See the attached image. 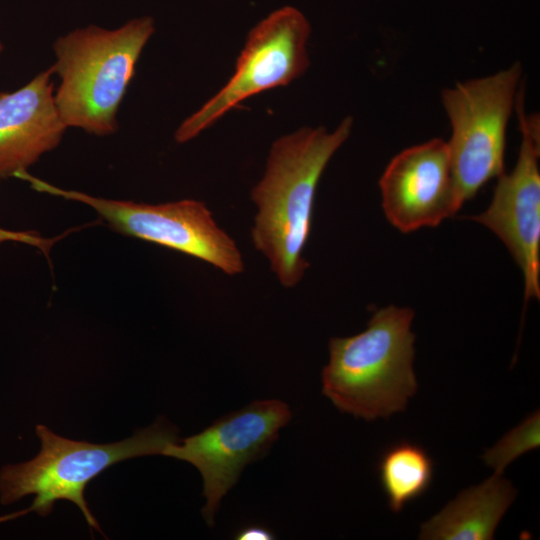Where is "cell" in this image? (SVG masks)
I'll list each match as a JSON object with an SVG mask.
<instances>
[{"label":"cell","instance_id":"obj_1","mask_svg":"<svg viewBox=\"0 0 540 540\" xmlns=\"http://www.w3.org/2000/svg\"><path fill=\"white\" fill-rule=\"evenodd\" d=\"M353 119L333 131L305 127L273 142L266 169L253 187L257 214L252 243L282 286L295 287L309 267L304 248L312 228L316 189L335 152L350 136Z\"/></svg>","mask_w":540,"mask_h":540},{"label":"cell","instance_id":"obj_2","mask_svg":"<svg viewBox=\"0 0 540 540\" xmlns=\"http://www.w3.org/2000/svg\"><path fill=\"white\" fill-rule=\"evenodd\" d=\"M413 317L412 309L390 305L363 332L330 339L322 393L336 408L367 421L405 410L417 391Z\"/></svg>","mask_w":540,"mask_h":540},{"label":"cell","instance_id":"obj_3","mask_svg":"<svg viewBox=\"0 0 540 540\" xmlns=\"http://www.w3.org/2000/svg\"><path fill=\"white\" fill-rule=\"evenodd\" d=\"M153 33V19L142 17L113 30L79 28L55 41V102L67 128L96 136L117 130L119 106Z\"/></svg>","mask_w":540,"mask_h":540},{"label":"cell","instance_id":"obj_4","mask_svg":"<svg viewBox=\"0 0 540 540\" xmlns=\"http://www.w3.org/2000/svg\"><path fill=\"white\" fill-rule=\"evenodd\" d=\"M41 450L32 460L7 465L0 471V501L13 503L34 495L23 513L49 514L57 500L74 503L91 528L99 525L85 500L87 484L117 462L139 456L161 454L166 445L177 440L176 432L164 422H157L125 440L94 444L61 437L44 425L36 426Z\"/></svg>","mask_w":540,"mask_h":540},{"label":"cell","instance_id":"obj_5","mask_svg":"<svg viewBox=\"0 0 540 540\" xmlns=\"http://www.w3.org/2000/svg\"><path fill=\"white\" fill-rule=\"evenodd\" d=\"M521 74V64L515 62L495 74L457 83L441 93L452 128L447 145L461 205L504 173L507 124Z\"/></svg>","mask_w":540,"mask_h":540},{"label":"cell","instance_id":"obj_6","mask_svg":"<svg viewBox=\"0 0 540 540\" xmlns=\"http://www.w3.org/2000/svg\"><path fill=\"white\" fill-rule=\"evenodd\" d=\"M26 173L20 178L28 180L35 190L88 205L118 232L195 257L230 276L244 271L237 244L201 201L183 199L153 205L105 199L65 190Z\"/></svg>","mask_w":540,"mask_h":540},{"label":"cell","instance_id":"obj_7","mask_svg":"<svg viewBox=\"0 0 540 540\" xmlns=\"http://www.w3.org/2000/svg\"><path fill=\"white\" fill-rule=\"evenodd\" d=\"M310 24L296 8L284 6L260 21L248 34L229 81L177 128L175 140L185 143L210 127L242 101L285 86L309 67Z\"/></svg>","mask_w":540,"mask_h":540},{"label":"cell","instance_id":"obj_8","mask_svg":"<svg viewBox=\"0 0 540 540\" xmlns=\"http://www.w3.org/2000/svg\"><path fill=\"white\" fill-rule=\"evenodd\" d=\"M291 417L288 405L280 400L253 401L202 432L166 445L161 455L187 461L201 473L206 498L202 514L209 526L244 467L267 452Z\"/></svg>","mask_w":540,"mask_h":540},{"label":"cell","instance_id":"obj_9","mask_svg":"<svg viewBox=\"0 0 540 540\" xmlns=\"http://www.w3.org/2000/svg\"><path fill=\"white\" fill-rule=\"evenodd\" d=\"M522 99L518 93L515 107L522 140L516 165L497 178L488 208L470 219L506 245L523 273L527 301L540 298V130L539 118L526 116Z\"/></svg>","mask_w":540,"mask_h":540},{"label":"cell","instance_id":"obj_10","mask_svg":"<svg viewBox=\"0 0 540 540\" xmlns=\"http://www.w3.org/2000/svg\"><path fill=\"white\" fill-rule=\"evenodd\" d=\"M379 187L386 218L404 233L437 226L462 207L448 145L442 139L397 154L382 174Z\"/></svg>","mask_w":540,"mask_h":540},{"label":"cell","instance_id":"obj_11","mask_svg":"<svg viewBox=\"0 0 540 540\" xmlns=\"http://www.w3.org/2000/svg\"><path fill=\"white\" fill-rule=\"evenodd\" d=\"M48 68L22 88L0 93V179L18 177L61 142L67 129Z\"/></svg>","mask_w":540,"mask_h":540},{"label":"cell","instance_id":"obj_12","mask_svg":"<svg viewBox=\"0 0 540 540\" xmlns=\"http://www.w3.org/2000/svg\"><path fill=\"white\" fill-rule=\"evenodd\" d=\"M516 490L494 473L478 486L463 490L421 526L419 539L490 540Z\"/></svg>","mask_w":540,"mask_h":540},{"label":"cell","instance_id":"obj_13","mask_svg":"<svg viewBox=\"0 0 540 540\" xmlns=\"http://www.w3.org/2000/svg\"><path fill=\"white\" fill-rule=\"evenodd\" d=\"M433 460L417 444L400 442L388 448L379 462V477L389 508L400 512L423 495L433 478Z\"/></svg>","mask_w":540,"mask_h":540},{"label":"cell","instance_id":"obj_14","mask_svg":"<svg viewBox=\"0 0 540 540\" xmlns=\"http://www.w3.org/2000/svg\"><path fill=\"white\" fill-rule=\"evenodd\" d=\"M539 419L537 410L486 451L483 459L496 474H502L516 458L539 447Z\"/></svg>","mask_w":540,"mask_h":540},{"label":"cell","instance_id":"obj_15","mask_svg":"<svg viewBox=\"0 0 540 540\" xmlns=\"http://www.w3.org/2000/svg\"><path fill=\"white\" fill-rule=\"evenodd\" d=\"M235 539L238 540H272L274 534L260 525H251L239 530Z\"/></svg>","mask_w":540,"mask_h":540},{"label":"cell","instance_id":"obj_16","mask_svg":"<svg viewBox=\"0 0 540 540\" xmlns=\"http://www.w3.org/2000/svg\"><path fill=\"white\" fill-rule=\"evenodd\" d=\"M5 239H17L20 241H27V242H34L35 237H30L28 235L21 236V234L18 233H10L8 231H3L0 229V241Z\"/></svg>","mask_w":540,"mask_h":540},{"label":"cell","instance_id":"obj_17","mask_svg":"<svg viewBox=\"0 0 540 540\" xmlns=\"http://www.w3.org/2000/svg\"><path fill=\"white\" fill-rule=\"evenodd\" d=\"M2 49H3V45H2V43L0 41V53H1Z\"/></svg>","mask_w":540,"mask_h":540}]
</instances>
